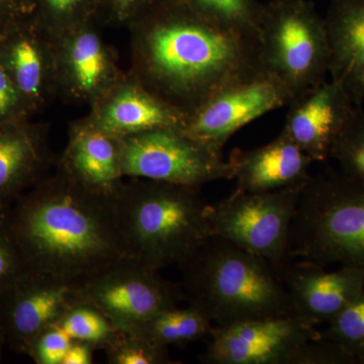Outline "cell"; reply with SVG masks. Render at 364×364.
<instances>
[{
	"label": "cell",
	"mask_w": 364,
	"mask_h": 364,
	"mask_svg": "<svg viewBox=\"0 0 364 364\" xmlns=\"http://www.w3.org/2000/svg\"><path fill=\"white\" fill-rule=\"evenodd\" d=\"M289 105L282 131L318 162L329 159L335 141L358 107L344 86L332 79L299 93Z\"/></svg>",
	"instance_id": "2e32d148"
},
{
	"label": "cell",
	"mask_w": 364,
	"mask_h": 364,
	"mask_svg": "<svg viewBox=\"0 0 364 364\" xmlns=\"http://www.w3.org/2000/svg\"><path fill=\"white\" fill-rule=\"evenodd\" d=\"M98 0H33V16L52 36L97 21Z\"/></svg>",
	"instance_id": "d4e9b609"
},
{
	"label": "cell",
	"mask_w": 364,
	"mask_h": 364,
	"mask_svg": "<svg viewBox=\"0 0 364 364\" xmlns=\"http://www.w3.org/2000/svg\"><path fill=\"white\" fill-rule=\"evenodd\" d=\"M329 73L348 91L354 105L364 100V0H331L324 18Z\"/></svg>",
	"instance_id": "44dd1931"
},
{
	"label": "cell",
	"mask_w": 364,
	"mask_h": 364,
	"mask_svg": "<svg viewBox=\"0 0 364 364\" xmlns=\"http://www.w3.org/2000/svg\"><path fill=\"white\" fill-rule=\"evenodd\" d=\"M33 14V0H0V36L9 26Z\"/></svg>",
	"instance_id": "836d02e7"
},
{
	"label": "cell",
	"mask_w": 364,
	"mask_h": 364,
	"mask_svg": "<svg viewBox=\"0 0 364 364\" xmlns=\"http://www.w3.org/2000/svg\"><path fill=\"white\" fill-rule=\"evenodd\" d=\"M97 21L53 36L58 95L73 104L98 102L126 76Z\"/></svg>",
	"instance_id": "8fae6325"
},
{
	"label": "cell",
	"mask_w": 364,
	"mask_h": 364,
	"mask_svg": "<svg viewBox=\"0 0 364 364\" xmlns=\"http://www.w3.org/2000/svg\"><path fill=\"white\" fill-rule=\"evenodd\" d=\"M32 117L25 100L0 61V124L31 121Z\"/></svg>",
	"instance_id": "d6a6232c"
},
{
	"label": "cell",
	"mask_w": 364,
	"mask_h": 364,
	"mask_svg": "<svg viewBox=\"0 0 364 364\" xmlns=\"http://www.w3.org/2000/svg\"><path fill=\"white\" fill-rule=\"evenodd\" d=\"M294 257L364 269V188L340 172L311 176L291 228Z\"/></svg>",
	"instance_id": "5b68a950"
},
{
	"label": "cell",
	"mask_w": 364,
	"mask_h": 364,
	"mask_svg": "<svg viewBox=\"0 0 364 364\" xmlns=\"http://www.w3.org/2000/svg\"><path fill=\"white\" fill-rule=\"evenodd\" d=\"M123 170L129 178L200 189L215 181H231L233 171L222 152L168 127L122 138Z\"/></svg>",
	"instance_id": "ba28073f"
},
{
	"label": "cell",
	"mask_w": 364,
	"mask_h": 364,
	"mask_svg": "<svg viewBox=\"0 0 364 364\" xmlns=\"http://www.w3.org/2000/svg\"><path fill=\"white\" fill-rule=\"evenodd\" d=\"M9 208H0V293L31 270L14 233Z\"/></svg>",
	"instance_id": "f1b7e54d"
},
{
	"label": "cell",
	"mask_w": 364,
	"mask_h": 364,
	"mask_svg": "<svg viewBox=\"0 0 364 364\" xmlns=\"http://www.w3.org/2000/svg\"><path fill=\"white\" fill-rule=\"evenodd\" d=\"M179 268L184 299L217 326L293 316L275 268L220 237H210Z\"/></svg>",
	"instance_id": "3957f363"
},
{
	"label": "cell",
	"mask_w": 364,
	"mask_h": 364,
	"mask_svg": "<svg viewBox=\"0 0 364 364\" xmlns=\"http://www.w3.org/2000/svg\"><path fill=\"white\" fill-rule=\"evenodd\" d=\"M30 269L82 282L128 256L112 198L85 191L56 171L9 208Z\"/></svg>",
	"instance_id": "7a4b0ae2"
},
{
	"label": "cell",
	"mask_w": 364,
	"mask_h": 364,
	"mask_svg": "<svg viewBox=\"0 0 364 364\" xmlns=\"http://www.w3.org/2000/svg\"><path fill=\"white\" fill-rule=\"evenodd\" d=\"M78 299L75 282L28 270L0 293V327L6 346L26 355L33 340L56 325Z\"/></svg>",
	"instance_id": "4fadbf2b"
},
{
	"label": "cell",
	"mask_w": 364,
	"mask_h": 364,
	"mask_svg": "<svg viewBox=\"0 0 364 364\" xmlns=\"http://www.w3.org/2000/svg\"><path fill=\"white\" fill-rule=\"evenodd\" d=\"M56 325L74 341L88 344L95 350L105 351L119 332L104 312L80 296Z\"/></svg>",
	"instance_id": "cb8c5ba5"
},
{
	"label": "cell",
	"mask_w": 364,
	"mask_h": 364,
	"mask_svg": "<svg viewBox=\"0 0 364 364\" xmlns=\"http://www.w3.org/2000/svg\"><path fill=\"white\" fill-rule=\"evenodd\" d=\"M95 351V349L90 345L72 340L63 364H91Z\"/></svg>",
	"instance_id": "e575fe53"
},
{
	"label": "cell",
	"mask_w": 364,
	"mask_h": 364,
	"mask_svg": "<svg viewBox=\"0 0 364 364\" xmlns=\"http://www.w3.org/2000/svg\"><path fill=\"white\" fill-rule=\"evenodd\" d=\"M6 346V338H4V332H2L1 327H0V363H1L2 358H4V350Z\"/></svg>",
	"instance_id": "d590c367"
},
{
	"label": "cell",
	"mask_w": 364,
	"mask_h": 364,
	"mask_svg": "<svg viewBox=\"0 0 364 364\" xmlns=\"http://www.w3.org/2000/svg\"><path fill=\"white\" fill-rule=\"evenodd\" d=\"M0 61L33 117L58 95L53 36L33 14L0 36Z\"/></svg>",
	"instance_id": "5bb4252c"
},
{
	"label": "cell",
	"mask_w": 364,
	"mask_h": 364,
	"mask_svg": "<svg viewBox=\"0 0 364 364\" xmlns=\"http://www.w3.org/2000/svg\"><path fill=\"white\" fill-rule=\"evenodd\" d=\"M130 75L186 116L225 86L263 70L257 41L164 0L128 26Z\"/></svg>",
	"instance_id": "6da1fadb"
},
{
	"label": "cell",
	"mask_w": 364,
	"mask_h": 364,
	"mask_svg": "<svg viewBox=\"0 0 364 364\" xmlns=\"http://www.w3.org/2000/svg\"><path fill=\"white\" fill-rule=\"evenodd\" d=\"M301 188L270 193L235 191L208 205L213 236L268 261L282 272L294 256L291 228Z\"/></svg>",
	"instance_id": "52a82bcc"
},
{
	"label": "cell",
	"mask_w": 364,
	"mask_h": 364,
	"mask_svg": "<svg viewBox=\"0 0 364 364\" xmlns=\"http://www.w3.org/2000/svg\"><path fill=\"white\" fill-rule=\"evenodd\" d=\"M321 336L337 342L350 352L358 364H364V291L328 323Z\"/></svg>",
	"instance_id": "83f0119b"
},
{
	"label": "cell",
	"mask_w": 364,
	"mask_h": 364,
	"mask_svg": "<svg viewBox=\"0 0 364 364\" xmlns=\"http://www.w3.org/2000/svg\"><path fill=\"white\" fill-rule=\"evenodd\" d=\"M81 299L104 312L122 331H130L184 299L181 284L133 256H124L77 284Z\"/></svg>",
	"instance_id": "9c48e42d"
},
{
	"label": "cell",
	"mask_w": 364,
	"mask_h": 364,
	"mask_svg": "<svg viewBox=\"0 0 364 364\" xmlns=\"http://www.w3.org/2000/svg\"><path fill=\"white\" fill-rule=\"evenodd\" d=\"M48 132L31 121L0 124V208H9L49 176Z\"/></svg>",
	"instance_id": "ffe728a7"
},
{
	"label": "cell",
	"mask_w": 364,
	"mask_h": 364,
	"mask_svg": "<svg viewBox=\"0 0 364 364\" xmlns=\"http://www.w3.org/2000/svg\"><path fill=\"white\" fill-rule=\"evenodd\" d=\"M293 93L264 70L225 86L186 117L183 130L222 152L232 136L246 124L289 105Z\"/></svg>",
	"instance_id": "30bf717a"
},
{
	"label": "cell",
	"mask_w": 364,
	"mask_h": 364,
	"mask_svg": "<svg viewBox=\"0 0 364 364\" xmlns=\"http://www.w3.org/2000/svg\"><path fill=\"white\" fill-rule=\"evenodd\" d=\"M164 0H98L100 25L129 26Z\"/></svg>",
	"instance_id": "f546056e"
},
{
	"label": "cell",
	"mask_w": 364,
	"mask_h": 364,
	"mask_svg": "<svg viewBox=\"0 0 364 364\" xmlns=\"http://www.w3.org/2000/svg\"><path fill=\"white\" fill-rule=\"evenodd\" d=\"M214 25L259 43L263 4L259 0H181Z\"/></svg>",
	"instance_id": "603a6c76"
},
{
	"label": "cell",
	"mask_w": 364,
	"mask_h": 364,
	"mask_svg": "<svg viewBox=\"0 0 364 364\" xmlns=\"http://www.w3.org/2000/svg\"><path fill=\"white\" fill-rule=\"evenodd\" d=\"M114 198L129 255L155 268L182 264L213 236L198 188L130 178Z\"/></svg>",
	"instance_id": "277c9868"
},
{
	"label": "cell",
	"mask_w": 364,
	"mask_h": 364,
	"mask_svg": "<svg viewBox=\"0 0 364 364\" xmlns=\"http://www.w3.org/2000/svg\"><path fill=\"white\" fill-rule=\"evenodd\" d=\"M321 333L294 316L214 326L200 356L207 364H291L301 345Z\"/></svg>",
	"instance_id": "7c38bea8"
},
{
	"label": "cell",
	"mask_w": 364,
	"mask_h": 364,
	"mask_svg": "<svg viewBox=\"0 0 364 364\" xmlns=\"http://www.w3.org/2000/svg\"><path fill=\"white\" fill-rule=\"evenodd\" d=\"M291 364H358L343 346L321 334L301 345Z\"/></svg>",
	"instance_id": "1f68e13d"
},
{
	"label": "cell",
	"mask_w": 364,
	"mask_h": 364,
	"mask_svg": "<svg viewBox=\"0 0 364 364\" xmlns=\"http://www.w3.org/2000/svg\"><path fill=\"white\" fill-rule=\"evenodd\" d=\"M291 303L294 317L316 327L331 322L364 291V269L341 267L327 272L305 260L291 263L279 272Z\"/></svg>",
	"instance_id": "9a60e30c"
},
{
	"label": "cell",
	"mask_w": 364,
	"mask_h": 364,
	"mask_svg": "<svg viewBox=\"0 0 364 364\" xmlns=\"http://www.w3.org/2000/svg\"><path fill=\"white\" fill-rule=\"evenodd\" d=\"M186 117L126 74L121 82L91 105L83 119L122 139L155 129L183 128Z\"/></svg>",
	"instance_id": "ac0fdd59"
},
{
	"label": "cell",
	"mask_w": 364,
	"mask_h": 364,
	"mask_svg": "<svg viewBox=\"0 0 364 364\" xmlns=\"http://www.w3.org/2000/svg\"><path fill=\"white\" fill-rule=\"evenodd\" d=\"M261 68L294 97L326 80L330 51L324 18L310 0H270L260 21Z\"/></svg>",
	"instance_id": "8992f818"
},
{
	"label": "cell",
	"mask_w": 364,
	"mask_h": 364,
	"mask_svg": "<svg viewBox=\"0 0 364 364\" xmlns=\"http://www.w3.org/2000/svg\"><path fill=\"white\" fill-rule=\"evenodd\" d=\"M330 158L345 177L364 188V112L356 107L348 123L335 141Z\"/></svg>",
	"instance_id": "484cf974"
},
{
	"label": "cell",
	"mask_w": 364,
	"mask_h": 364,
	"mask_svg": "<svg viewBox=\"0 0 364 364\" xmlns=\"http://www.w3.org/2000/svg\"><path fill=\"white\" fill-rule=\"evenodd\" d=\"M72 339L58 325L46 328L33 340L26 355L37 364H63Z\"/></svg>",
	"instance_id": "4dcf8cb0"
},
{
	"label": "cell",
	"mask_w": 364,
	"mask_h": 364,
	"mask_svg": "<svg viewBox=\"0 0 364 364\" xmlns=\"http://www.w3.org/2000/svg\"><path fill=\"white\" fill-rule=\"evenodd\" d=\"M109 364H171L168 347L161 346L138 333L119 330L105 348Z\"/></svg>",
	"instance_id": "4316f807"
},
{
	"label": "cell",
	"mask_w": 364,
	"mask_h": 364,
	"mask_svg": "<svg viewBox=\"0 0 364 364\" xmlns=\"http://www.w3.org/2000/svg\"><path fill=\"white\" fill-rule=\"evenodd\" d=\"M213 323L193 306L167 309L130 330L161 346L183 345L210 338Z\"/></svg>",
	"instance_id": "7402d4cb"
},
{
	"label": "cell",
	"mask_w": 364,
	"mask_h": 364,
	"mask_svg": "<svg viewBox=\"0 0 364 364\" xmlns=\"http://www.w3.org/2000/svg\"><path fill=\"white\" fill-rule=\"evenodd\" d=\"M57 171L85 191L114 198L123 188V142L85 119L72 124Z\"/></svg>",
	"instance_id": "e0dca14e"
},
{
	"label": "cell",
	"mask_w": 364,
	"mask_h": 364,
	"mask_svg": "<svg viewBox=\"0 0 364 364\" xmlns=\"http://www.w3.org/2000/svg\"><path fill=\"white\" fill-rule=\"evenodd\" d=\"M237 191L270 193L303 188L310 181L314 162L284 131L255 149L234 150L228 160Z\"/></svg>",
	"instance_id": "d6986e66"
}]
</instances>
